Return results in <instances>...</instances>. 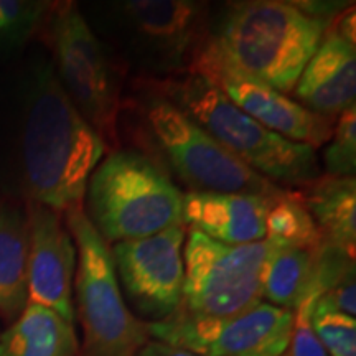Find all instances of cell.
Listing matches in <instances>:
<instances>
[{"mask_svg": "<svg viewBox=\"0 0 356 356\" xmlns=\"http://www.w3.org/2000/svg\"><path fill=\"white\" fill-rule=\"evenodd\" d=\"M185 239L186 228L180 222L157 234L115 243L111 248L115 275L129 300L152 322L170 317L180 305Z\"/></svg>", "mask_w": 356, "mask_h": 356, "instance_id": "8fae6325", "label": "cell"}, {"mask_svg": "<svg viewBox=\"0 0 356 356\" xmlns=\"http://www.w3.org/2000/svg\"><path fill=\"white\" fill-rule=\"evenodd\" d=\"M315 249L284 246L267 267L262 299L280 309L296 310L310 297L320 296L317 287Z\"/></svg>", "mask_w": 356, "mask_h": 356, "instance_id": "d6986e66", "label": "cell"}, {"mask_svg": "<svg viewBox=\"0 0 356 356\" xmlns=\"http://www.w3.org/2000/svg\"><path fill=\"white\" fill-rule=\"evenodd\" d=\"M186 71L208 79L236 108L289 140L318 149L332 139L335 121L310 113L292 97L243 73L222 56L210 33Z\"/></svg>", "mask_w": 356, "mask_h": 356, "instance_id": "30bf717a", "label": "cell"}, {"mask_svg": "<svg viewBox=\"0 0 356 356\" xmlns=\"http://www.w3.org/2000/svg\"><path fill=\"white\" fill-rule=\"evenodd\" d=\"M328 29L299 2L252 0L231 3L210 35L231 65L287 96Z\"/></svg>", "mask_w": 356, "mask_h": 356, "instance_id": "3957f363", "label": "cell"}, {"mask_svg": "<svg viewBox=\"0 0 356 356\" xmlns=\"http://www.w3.org/2000/svg\"><path fill=\"white\" fill-rule=\"evenodd\" d=\"M140 84L172 102L244 165L273 184L302 188L322 177L314 147L261 126L200 74L185 71L178 76L149 78Z\"/></svg>", "mask_w": 356, "mask_h": 356, "instance_id": "7a4b0ae2", "label": "cell"}, {"mask_svg": "<svg viewBox=\"0 0 356 356\" xmlns=\"http://www.w3.org/2000/svg\"><path fill=\"white\" fill-rule=\"evenodd\" d=\"M86 191V215L108 246L184 222V195L157 160L139 150H113L92 172Z\"/></svg>", "mask_w": 356, "mask_h": 356, "instance_id": "277c9868", "label": "cell"}, {"mask_svg": "<svg viewBox=\"0 0 356 356\" xmlns=\"http://www.w3.org/2000/svg\"><path fill=\"white\" fill-rule=\"evenodd\" d=\"M144 91L139 111L147 137L191 191L275 198L287 190L244 165L172 102Z\"/></svg>", "mask_w": 356, "mask_h": 356, "instance_id": "5b68a950", "label": "cell"}, {"mask_svg": "<svg viewBox=\"0 0 356 356\" xmlns=\"http://www.w3.org/2000/svg\"><path fill=\"white\" fill-rule=\"evenodd\" d=\"M325 175L355 178L356 172V106L338 115L330 144L323 152Z\"/></svg>", "mask_w": 356, "mask_h": 356, "instance_id": "7402d4cb", "label": "cell"}, {"mask_svg": "<svg viewBox=\"0 0 356 356\" xmlns=\"http://www.w3.org/2000/svg\"><path fill=\"white\" fill-rule=\"evenodd\" d=\"M315 304H317V297H310L293 310L291 340L280 356H328L312 327V314H314Z\"/></svg>", "mask_w": 356, "mask_h": 356, "instance_id": "cb8c5ba5", "label": "cell"}, {"mask_svg": "<svg viewBox=\"0 0 356 356\" xmlns=\"http://www.w3.org/2000/svg\"><path fill=\"white\" fill-rule=\"evenodd\" d=\"M184 246L185 280L178 309L208 317H229L261 304L267 267L289 244L266 238L229 246L190 231Z\"/></svg>", "mask_w": 356, "mask_h": 356, "instance_id": "52a82bcc", "label": "cell"}, {"mask_svg": "<svg viewBox=\"0 0 356 356\" xmlns=\"http://www.w3.org/2000/svg\"><path fill=\"white\" fill-rule=\"evenodd\" d=\"M266 238L305 249L317 248L323 241L317 222L293 190H286L270 202L266 216Z\"/></svg>", "mask_w": 356, "mask_h": 356, "instance_id": "ffe728a7", "label": "cell"}, {"mask_svg": "<svg viewBox=\"0 0 356 356\" xmlns=\"http://www.w3.org/2000/svg\"><path fill=\"white\" fill-rule=\"evenodd\" d=\"M292 95L310 113L337 121L356 106V48L328 29Z\"/></svg>", "mask_w": 356, "mask_h": 356, "instance_id": "5bb4252c", "label": "cell"}, {"mask_svg": "<svg viewBox=\"0 0 356 356\" xmlns=\"http://www.w3.org/2000/svg\"><path fill=\"white\" fill-rule=\"evenodd\" d=\"M30 231L29 302L55 310L74 323L73 280L76 246L61 222L60 213L32 203L26 210Z\"/></svg>", "mask_w": 356, "mask_h": 356, "instance_id": "7c38bea8", "label": "cell"}, {"mask_svg": "<svg viewBox=\"0 0 356 356\" xmlns=\"http://www.w3.org/2000/svg\"><path fill=\"white\" fill-rule=\"evenodd\" d=\"M106 147L74 108L53 66L35 71L22 137L24 181L32 203L56 213L81 207Z\"/></svg>", "mask_w": 356, "mask_h": 356, "instance_id": "6da1fadb", "label": "cell"}, {"mask_svg": "<svg viewBox=\"0 0 356 356\" xmlns=\"http://www.w3.org/2000/svg\"><path fill=\"white\" fill-rule=\"evenodd\" d=\"M30 231L26 211L0 204V315L15 322L29 304Z\"/></svg>", "mask_w": 356, "mask_h": 356, "instance_id": "e0dca14e", "label": "cell"}, {"mask_svg": "<svg viewBox=\"0 0 356 356\" xmlns=\"http://www.w3.org/2000/svg\"><path fill=\"white\" fill-rule=\"evenodd\" d=\"M273 198L241 193L188 191L181 202V221L213 241L239 246L266 239V216Z\"/></svg>", "mask_w": 356, "mask_h": 356, "instance_id": "9a60e30c", "label": "cell"}, {"mask_svg": "<svg viewBox=\"0 0 356 356\" xmlns=\"http://www.w3.org/2000/svg\"><path fill=\"white\" fill-rule=\"evenodd\" d=\"M297 198L317 222L325 241L356 251V180L325 175L310 185L296 188Z\"/></svg>", "mask_w": 356, "mask_h": 356, "instance_id": "2e32d148", "label": "cell"}, {"mask_svg": "<svg viewBox=\"0 0 356 356\" xmlns=\"http://www.w3.org/2000/svg\"><path fill=\"white\" fill-rule=\"evenodd\" d=\"M50 8L51 3L37 0H0V53L25 44Z\"/></svg>", "mask_w": 356, "mask_h": 356, "instance_id": "44dd1931", "label": "cell"}, {"mask_svg": "<svg viewBox=\"0 0 356 356\" xmlns=\"http://www.w3.org/2000/svg\"><path fill=\"white\" fill-rule=\"evenodd\" d=\"M121 10L139 37L178 73L190 68L198 47L210 33L208 6L191 0H127Z\"/></svg>", "mask_w": 356, "mask_h": 356, "instance_id": "4fadbf2b", "label": "cell"}, {"mask_svg": "<svg viewBox=\"0 0 356 356\" xmlns=\"http://www.w3.org/2000/svg\"><path fill=\"white\" fill-rule=\"evenodd\" d=\"M353 274H348L346 277L338 280L330 289H327L322 296L317 299L315 309L340 312V314L356 315V280Z\"/></svg>", "mask_w": 356, "mask_h": 356, "instance_id": "d4e9b609", "label": "cell"}, {"mask_svg": "<svg viewBox=\"0 0 356 356\" xmlns=\"http://www.w3.org/2000/svg\"><path fill=\"white\" fill-rule=\"evenodd\" d=\"M312 327L328 356H356V320L340 312L314 309Z\"/></svg>", "mask_w": 356, "mask_h": 356, "instance_id": "603a6c76", "label": "cell"}, {"mask_svg": "<svg viewBox=\"0 0 356 356\" xmlns=\"http://www.w3.org/2000/svg\"><path fill=\"white\" fill-rule=\"evenodd\" d=\"M74 325L48 307L29 302L0 335V356H78Z\"/></svg>", "mask_w": 356, "mask_h": 356, "instance_id": "ac0fdd59", "label": "cell"}, {"mask_svg": "<svg viewBox=\"0 0 356 356\" xmlns=\"http://www.w3.org/2000/svg\"><path fill=\"white\" fill-rule=\"evenodd\" d=\"M58 81L74 108L96 129L108 145H118V118L121 111L119 84L99 38L76 3L55 7L50 24Z\"/></svg>", "mask_w": 356, "mask_h": 356, "instance_id": "ba28073f", "label": "cell"}, {"mask_svg": "<svg viewBox=\"0 0 356 356\" xmlns=\"http://www.w3.org/2000/svg\"><path fill=\"white\" fill-rule=\"evenodd\" d=\"M293 312L261 302L229 317H208L177 309L147 323L154 340L200 356H280L287 348Z\"/></svg>", "mask_w": 356, "mask_h": 356, "instance_id": "9c48e42d", "label": "cell"}, {"mask_svg": "<svg viewBox=\"0 0 356 356\" xmlns=\"http://www.w3.org/2000/svg\"><path fill=\"white\" fill-rule=\"evenodd\" d=\"M137 356H200L197 353H191V351L175 348L167 343L157 340H149L147 343L139 350Z\"/></svg>", "mask_w": 356, "mask_h": 356, "instance_id": "484cf974", "label": "cell"}, {"mask_svg": "<svg viewBox=\"0 0 356 356\" xmlns=\"http://www.w3.org/2000/svg\"><path fill=\"white\" fill-rule=\"evenodd\" d=\"M66 225L78 251L74 289L84 330L81 356H137L149 333L124 302L111 248L83 207L66 211Z\"/></svg>", "mask_w": 356, "mask_h": 356, "instance_id": "8992f818", "label": "cell"}]
</instances>
